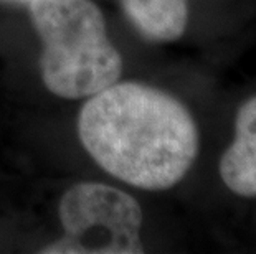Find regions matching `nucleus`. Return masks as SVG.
Segmentation results:
<instances>
[{"instance_id":"obj_3","label":"nucleus","mask_w":256,"mask_h":254,"mask_svg":"<svg viewBox=\"0 0 256 254\" xmlns=\"http://www.w3.org/2000/svg\"><path fill=\"white\" fill-rule=\"evenodd\" d=\"M64 235L43 254H140L142 208L129 193L96 182L76 183L60 200Z\"/></svg>"},{"instance_id":"obj_5","label":"nucleus","mask_w":256,"mask_h":254,"mask_svg":"<svg viewBox=\"0 0 256 254\" xmlns=\"http://www.w3.org/2000/svg\"><path fill=\"white\" fill-rule=\"evenodd\" d=\"M121 3L130 25L146 40L167 43L185 33L187 0H121Z\"/></svg>"},{"instance_id":"obj_2","label":"nucleus","mask_w":256,"mask_h":254,"mask_svg":"<svg viewBox=\"0 0 256 254\" xmlns=\"http://www.w3.org/2000/svg\"><path fill=\"white\" fill-rule=\"evenodd\" d=\"M43 43L42 79L58 98L83 99L118 83L122 58L108 38L104 15L92 0H28Z\"/></svg>"},{"instance_id":"obj_4","label":"nucleus","mask_w":256,"mask_h":254,"mask_svg":"<svg viewBox=\"0 0 256 254\" xmlns=\"http://www.w3.org/2000/svg\"><path fill=\"white\" fill-rule=\"evenodd\" d=\"M220 177L236 195L256 197V96L238 109L235 140L222 155Z\"/></svg>"},{"instance_id":"obj_1","label":"nucleus","mask_w":256,"mask_h":254,"mask_svg":"<svg viewBox=\"0 0 256 254\" xmlns=\"http://www.w3.org/2000/svg\"><path fill=\"white\" fill-rule=\"evenodd\" d=\"M78 136L114 178L160 192L187 175L198 154V129L178 99L142 83H114L81 107Z\"/></svg>"},{"instance_id":"obj_6","label":"nucleus","mask_w":256,"mask_h":254,"mask_svg":"<svg viewBox=\"0 0 256 254\" xmlns=\"http://www.w3.org/2000/svg\"><path fill=\"white\" fill-rule=\"evenodd\" d=\"M4 2H10V3H25L28 0H4Z\"/></svg>"}]
</instances>
